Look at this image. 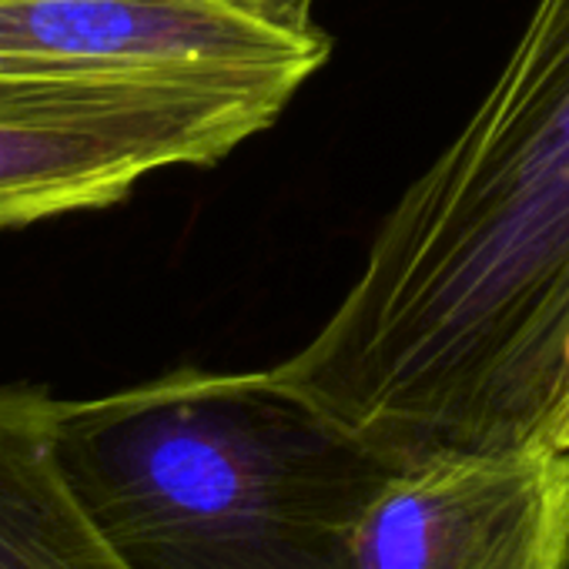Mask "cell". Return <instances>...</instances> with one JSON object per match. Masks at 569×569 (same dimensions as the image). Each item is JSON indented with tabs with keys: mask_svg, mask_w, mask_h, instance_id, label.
<instances>
[{
	"mask_svg": "<svg viewBox=\"0 0 569 569\" xmlns=\"http://www.w3.org/2000/svg\"><path fill=\"white\" fill-rule=\"evenodd\" d=\"M352 569H569V449L402 466L356 529Z\"/></svg>",
	"mask_w": 569,
	"mask_h": 569,
	"instance_id": "5b68a950",
	"label": "cell"
},
{
	"mask_svg": "<svg viewBox=\"0 0 569 569\" xmlns=\"http://www.w3.org/2000/svg\"><path fill=\"white\" fill-rule=\"evenodd\" d=\"M268 376L399 469L569 449V0H536L339 306Z\"/></svg>",
	"mask_w": 569,
	"mask_h": 569,
	"instance_id": "6da1fadb",
	"label": "cell"
},
{
	"mask_svg": "<svg viewBox=\"0 0 569 569\" xmlns=\"http://www.w3.org/2000/svg\"><path fill=\"white\" fill-rule=\"evenodd\" d=\"M241 4L289 24V28H299V31H316L319 21H316V4L319 0H241Z\"/></svg>",
	"mask_w": 569,
	"mask_h": 569,
	"instance_id": "52a82bcc",
	"label": "cell"
},
{
	"mask_svg": "<svg viewBox=\"0 0 569 569\" xmlns=\"http://www.w3.org/2000/svg\"><path fill=\"white\" fill-rule=\"evenodd\" d=\"M54 406L41 386H0V569H128L58 469Z\"/></svg>",
	"mask_w": 569,
	"mask_h": 569,
	"instance_id": "8992f818",
	"label": "cell"
},
{
	"mask_svg": "<svg viewBox=\"0 0 569 569\" xmlns=\"http://www.w3.org/2000/svg\"><path fill=\"white\" fill-rule=\"evenodd\" d=\"M51 446L128 569H352L356 529L399 472L268 369L181 366L58 399Z\"/></svg>",
	"mask_w": 569,
	"mask_h": 569,
	"instance_id": "7a4b0ae2",
	"label": "cell"
},
{
	"mask_svg": "<svg viewBox=\"0 0 569 569\" xmlns=\"http://www.w3.org/2000/svg\"><path fill=\"white\" fill-rule=\"evenodd\" d=\"M332 54L241 0H0V91L214 71L306 88Z\"/></svg>",
	"mask_w": 569,
	"mask_h": 569,
	"instance_id": "277c9868",
	"label": "cell"
},
{
	"mask_svg": "<svg viewBox=\"0 0 569 569\" xmlns=\"http://www.w3.org/2000/svg\"><path fill=\"white\" fill-rule=\"evenodd\" d=\"M296 94L214 71L0 91V231L118 204L168 168L218 164Z\"/></svg>",
	"mask_w": 569,
	"mask_h": 569,
	"instance_id": "3957f363",
	"label": "cell"
}]
</instances>
